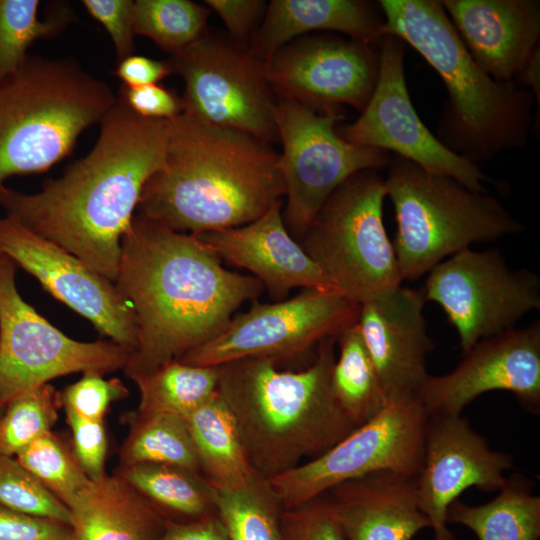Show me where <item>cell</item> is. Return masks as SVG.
Returning a JSON list of instances; mask_svg holds the SVG:
<instances>
[{
    "label": "cell",
    "mask_w": 540,
    "mask_h": 540,
    "mask_svg": "<svg viewBox=\"0 0 540 540\" xmlns=\"http://www.w3.org/2000/svg\"><path fill=\"white\" fill-rule=\"evenodd\" d=\"M99 124L86 156L36 193L0 186V207L115 283L121 238L144 185L163 165L170 120L142 117L118 99Z\"/></svg>",
    "instance_id": "1"
},
{
    "label": "cell",
    "mask_w": 540,
    "mask_h": 540,
    "mask_svg": "<svg viewBox=\"0 0 540 540\" xmlns=\"http://www.w3.org/2000/svg\"><path fill=\"white\" fill-rule=\"evenodd\" d=\"M120 245L115 285L138 326V345L124 369L129 378L210 341L245 301L265 291L252 275L226 269L196 235L141 214Z\"/></svg>",
    "instance_id": "2"
},
{
    "label": "cell",
    "mask_w": 540,
    "mask_h": 540,
    "mask_svg": "<svg viewBox=\"0 0 540 540\" xmlns=\"http://www.w3.org/2000/svg\"><path fill=\"white\" fill-rule=\"evenodd\" d=\"M278 163L270 144L184 110L170 120L163 165L144 185L138 214L193 235L248 224L284 196Z\"/></svg>",
    "instance_id": "3"
},
{
    "label": "cell",
    "mask_w": 540,
    "mask_h": 540,
    "mask_svg": "<svg viewBox=\"0 0 540 540\" xmlns=\"http://www.w3.org/2000/svg\"><path fill=\"white\" fill-rule=\"evenodd\" d=\"M336 344L337 337L322 340L311 365L300 371L279 370L268 357L217 366V392L257 476L269 481L287 473L358 428L332 393Z\"/></svg>",
    "instance_id": "4"
},
{
    "label": "cell",
    "mask_w": 540,
    "mask_h": 540,
    "mask_svg": "<svg viewBox=\"0 0 540 540\" xmlns=\"http://www.w3.org/2000/svg\"><path fill=\"white\" fill-rule=\"evenodd\" d=\"M385 34L411 46L436 71L448 99L437 139L477 164L526 147L533 93L514 81L498 82L473 60L439 0H380Z\"/></svg>",
    "instance_id": "5"
},
{
    "label": "cell",
    "mask_w": 540,
    "mask_h": 540,
    "mask_svg": "<svg viewBox=\"0 0 540 540\" xmlns=\"http://www.w3.org/2000/svg\"><path fill=\"white\" fill-rule=\"evenodd\" d=\"M117 101L110 86L75 59L28 55L0 80V186L70 155L80 134Z\"/></svg>",
    "instance_id": "6"
},
{
    "label": "cell",
    "mask_w": 540,
    "mask_h": 540,
    "mask_svg": "<svg viewBox=\"0 0 540 540\" xmlns=\"http://www.w3.org/2000/svg\"><path fill=\"white\" fill-rule=\"evenodd\" d=\"M384 179L396 218L393 243L403 280H417L450 256L478 242L524 230L488 192L427 171L391 155Z\"/></svg>",
    "instance_id": "7"
},
{
    "label": "cell",
    "mask_w": 540,
    "mask_h": 540,
    "mask_svg": "<svg viewBox=\"0 0 540 540\" xmlns=\"http://www.w3.org/2000/svg\"><path fill=\"white\" fill-rule=\"evenodd\" d=\"M386 197L378 171H359L327 198L298 241L335 288L358 304L403 281L383 222Z\"/></svg>",
    "instance_id": "8"
},
{
    "label": "cell",
    "mask_w": 540,
    "mask_h": 540,
    "mask_svg": "<svg viewBox=\"0 0 540 540\" xmlns=\"http://www.w3.org/2000/svg\"><path fill=\"white\" fill-rule=\"evenodd\" d=\"M345 119L341 107L316 110L277 99L275 123L282 144L279 170L286 197L284 224L299 241L327 198L362 170L388 166L391 154L347 142L336 131Z\"/></svg>",
    "instance_id": "9"
},
{
    "label": "cell",
    "mask_w": 540,
    "mask_h": 540,
    "mask_svg": "<svg viewBox=\"0 0 540 540\" xmlns=\"http://www.w3.org/2000/svg\"><path fill=\"white\" fill-rule=\"evenodd\" d=\"M16 264L0 255V409L15 396L76 372L125 369L133 351L113 341L74 340L20 295Z\"/></svg>",
    "instance_id": "10"
},
{
    "label": "cell",
    "mask_w": 540,
    "mask_h": 540,
    "mask_svg": "<svg viewBox=\"0 0 540 540\" xmlns=\"http://www.w3.org/2000/svg\"><path fill=\"white\" fill-rule=\"evenodd\" d=\"M185 83V110L221 128L267 144L278 140L277 98L266 63L232 39L207 34L167 60Z\"/></svg>",
    "instance_id": "11"
},
{
    "label": "cell",
    "mask_w": 540,
    "mask_h": 540,
    "mask_svg": "<svg viewBox=\"0 0 540 540\" xmlns=\"http://www.w3.org/2000/svg\"><path fill=\"white\" fill-rule=\"evenodd\" d=\"M360 304L335 290L302 289L279 302L253 301L248 311L231 318L217 336L187 352L180 362L219 366L249 357L301 355L358 321Z\"/></svg>",
    "instance_id": "12"
},
{
    "label": "cell",
    "mask_w": 540,
    "mask_h": 540,
    "mask_svg": "<svg viewBox=\"0 0 540 540\" xmlns=\"http://www.w3.org/2000/svg\"><path fill=\"white\" fill-rule=\"evenodd\" d=\"M428 417L416 397L389 402L373 419L330 450L269 480L283 509H292L335 485L379 470L417 476Z\"/></svg>",
    "instance_id": "13"
},
{
    "label": "cell",
    "mask_w": 540,
    "mask_h": 540,
    "mask_svg": "<svg viewBox=\"0 0 540 540\" xmlns=\"http://www.w3.org/2000/svg\"><path fill=\"white\" fill-rule=\"evenodd\" d=\"M458 333L463 354L478 341L514 328L540 308V280L512 270L496 249H464L436 265L422 289Z\"/></svg>",
    "instance_id": "14"
},
{
    "label": "cell",
    "mask_w": 540,
    "mask_h": 540,
    "mask_svg": "<svg viewBox=\"0 0 540 540\" xmlns=\"http://www.w3.org/2000/svg\"><path fill=\"white\" fill-rule=\"evenodd\" d=\"M405 46L396 36H383L374 91L360 116L352 123L338 124L337 133L349 143L392 152L470 190L486 192L487 176L478 165L446 148L417 114L405 79Z\"/></svg>",
    "instance_id": "15"
},
{
    "label": "cell",
    "mask_w": 540,
    "mask_h": 540,
    "mask_svg": "<svg viewBox=\"0 0 540 540\" xmlns=\"http://www.w3.org/2000/svg\"><path fill=\"white\" fill-rule=\"evenodd\" d=\"M343 36L314 33L280 48L266 62L276 98L316 110L348 105L361 112L376 85L380 45Z\"/></svg>",
    "instance_id": "16"
},
{
    "label": "cell",
    "mask_w": 540,
    "mask_h": 540,
    "mask_svg": "<svg viewBox=\"0 0 540 540\" xmlns=\"http://www.w3.org/2000/svg\"><path fill=\"white\" fill-rule=\"evenodd\" d=\"M0 254L33 275L48 293L88 319L102 335L136 350V318L115 283L8 216L0 217Z\"/></svg>",
    "instance_id": "17"
},
{
    "label": "cell",
    "mask_w": 540,
    "mask_h": 540,
    "mask_svg": "<svg viewBox=\"0 0 540 540\" xmlns=\"http://www.w3.org/2000/svg\"><path fill=\"white\" fill-rule=\"evenodd\" d=\"M449 373L429 375L416 398L426 416L461 415L478 396L514 394L530 413L540 412V323L511 328L475 343Z\"/></svg>",
    "instance_id": "18"
},
{
    "label": "cell",
    "mask_w": 540,
    "mask_h": 540,
    "mask_svg": "<svg viewBox=\"0 0 540 540\" xmlns=\"http://www.w3.org/2000/svg\"><path fill=\"white\" fill-rule=\"evenodd\" d=\"M513 468L511 454L492 450L461 415L427 419L424 455L416 476L419 505L434 540H457L446 519L450 504L468 488L499 491L504 473Z\"/></svg>",
    "instance_id": "19"
},
{
    "label": "cell",
    "mask_w": 540,
    "mask_h": 540,
    "mask_svg": "<svg viewBox=\"0 0 540 540\" xmlns=\"http://www.w3.org/2000/svg\"><path fill=\"white\" fill-rule=\"evenodd\" d=\"M422 289L402 285L360 304L358 327L387 402L416 397L433 350Z\"/></svg>",
    "instance_id": "20"
},
{
    "label": "cell",
    "mask_w": 540,
    "mask_h": 540,
    "mask_svg": "<svg viewBox=\"0 0 540 540\" xmlns=\"http://www.w3.org/2000/svg\"><path fill=\"white\" fill-rule=\"evenodd\" d=\"M196 236L221 261L251 272L274 302L287 299L295 288L338 291L288 232L282 199L248 224Z\"/></svg>",
    "instance_id": "21"
},
{
    "label": "cell",
    "mask_w": 540,
    "mask_h": 540,
    "mask_svg": "<svg viewBox=\"0 0 540 540\" xmlns=\"http://www.w3.org/2000/svg\"><path fill=\"white\" fill-rule=\"evenodd\" d=\"M446 14L477 65L498 82L518 77L538 48L537 0H443Z\"/></svg>",
    "instance_id": "22"
},
{
    "label": "cell",
    "mask_w": 540,
    "mask_h": 540,
    "mask_svg": "<svg viewBox=\"0 0 540 540\" xmlns=\"http://www.w3.org/2000/svg\"><path fill=\"white\" fill-rule=\"evenodd\" d=\"M325 494L345 540H413L430 528L413 475L379 470L339 483Z\"/></svg>",
    "instance_id": "23"
},
{
    "label": "cell",
    "mask_w": 540,
    "mask_h": 540,
    "mask_svg": "<svg viewBox=\"0 0 540 540\" xmlns=\"http://www.w3.org/2000/svg\"><path fill=\"white\" fill-rule=\"evenodd\" d=\"M314 32L336 33L378 46L385 35V20L378 2L272 0L248 49L266 63L290 41Z\"/></svg>",
    "instance_id": "24"
},
{
    "label": "cell",
    "mask_w": 540,
    "mask_h": 540,
    "mask_svg": "<svg viewBox=\"0 0 540 540\" xmlns=\"http://www.w3.org/2000/svg\"><path fill=\"white\" fill-rule=\"evenodd\" d=\"M69 509L73 540H158L168 518L120 475L90 479Z\"/></svg>",
    "instance_id": "25"
},
{
    "label": "cell",
    "mask_w": 540,
    "mask_h": 540,
    "mask_svg": "<svg viewBox=\"0 0 540 540\" xmlns=\"http://www.w3.org/2000/svg\"><path fill=\"white\" fill-rule=\"evenodd\" d=\"M203 477L217 491L239 488L256 474L234 418L216 392L186 418Z\"/></svg>",
    "instance_id": "26"
},
{
    "label": "cell",
    "mask_w": 540,
    "mask_h": 540,
    "mask_svg": "<svg viewBox=\"0 0 540 540\" xmlns=\"http://www.w3.org/2000/svg\"><path fill=\"white\" fill-rule=\"evenodd\" d=\"M446 519L448 524L466 526L479 540H539L540 496L533 494L527 478L515 473L485 504L470 506L455 500Z\"/></svg>",
    "instance_id": "27"
},
{
    "label": "cell",
    "mask_w": 540,
    "mask_h": 540,
    "mask_svg": "<svg viewBox=\"0 0 540 540\" xmlns=\"http://www.w3.org/2000/svg\"><path fill=\"white\" fill-rule=\"evenodd\" d=\"M339 355L332 374L335 400L358 427L376 417L388 404L357 322L337 337Z\"/></svg>",
    "instance_id": "28"
},
{
    "label": "cell",
    "mask_w": 540,
    "mask_h": 540,
    "mask_svg": "<svg viewBox=\"0 0 540 540\" xmlns=\"http://www.w3.org/2000/svg\"><path fill=\"white\" fill-rule=\"evenodd\" d=\"M131 379L140 394L137 414L186 418L216 392L218 367L193 366L174 359Z\"/></svg>",
    "instance_id": "29"
},
{
    "label": "cell",
    "mask_w": 540,
    "mask_h": 540,
    "mask_svg": "<svg viewBox=\"0 0 540 540\" xmlns=\"http://www.w3.org/2000/svg\"><path fill=\"white\" fill-rule=\"evenodd\" d=\"M120 476L163 512L193 519L217 513V492L200 473L174 465L141 463L123 467Z\"/></svg>",
    "instance_id": "30"
},
{
    "label": "cell",
    "mask_w": 540,
    "mask_h": 540,
    "mask_svg": "<svg viewBox=\"0 0 540 540\" xmlns=\"http://www.w3.org/2000/svg\"><path fill=\"white\" fill-rule=\"evenodd\" d=\"M39 0H0V80L14 73L27 59L29 47L39 39L59 36L76 20L67 2H52L44 18Z\"/></svg>",
    "instance_id": "31"
},
{
    "label": "cell",
    "mask_w": 540,
    "mask_h": 540,
    "mask_svg": "<svg viewBox=\"0 0 540 540\" xmlns=\"http://www.w3.org/2000/svg\"><path fill=\"white\" fill-rule=\"evenodd\" d=\"M121 461L123 467L159 463L202 474L185 418L171 414H136Z\"/></svg>",
    "instance_id": "32"
},
{
    "label": "cell",
    "mask_w": 540,
    "mask_h": 540,
    "mask_svg": "<svg viewBox=\"0 0 540 540\" xmlns=\"http://www.w3.org/2000/svg\"><path fill=\"white\" fill-rule=\"evenodd\" d=\"M216 492L217 514L229 540H283V507L268 480L255 475L239 488Z\"/></svg>",
    "instance_id": "33"
},
{
    "label": "cell",
    "mask_w": 540,
    "mask_h": 540,
    "mask_svg": "<svg viewBox=\"0 0 540 540\" xmlns=\"http://www.w3.org/2000/svg\"><path fill=\"white\" fill-rule=\"evenodd\" d=\"M211 12L189 0H136L135 33L173 55L205 33Z\"/></svg>",
    "instance_id": "34"
},
{
    "label": "cell",
    "mask_w": 540,
    "mask_h": 540,
    "mask_svg": "<svg viewBox=\"0 0 540 540\" xmlns=\"http://www.w3.org/2000/svg\"><path fill=\"white\" fill-rule=\"evenodd\" d=\"M15 458L68 508L90 481L73 450L52 431L24 447Z\"/></svg>",
    "instance_id": "35"
},
{
    "label": "cell",
    "mask_w": 540,
    "mask_h": 540,
    "mask_svg": "<svg viewBox=\"0 0 540 540\" xmlns=\"http://www.w3.org/2000/svg\"><path fill=\"white\" fill-rule=\"evenodd\" d=\"M60 395L44 384L12 398L0 417V455L15 457L31 442L51 431Z\"/></svg>",
    "instance_id": "36"
},
{
    "label": "cell",
    "mask_w": 540,
    "mask_h": 540,
    "mask_svg": "<svg viewBox=\"0 0 540 540\" xmlns=\"http://www.w3.org/2000/svg\"><path fill=\"white\" fill-rule=\"evenodd\" d=\"M0 505L14 511L67 524L70 509L15 457L0 455Z\"/></svg>",
    "instance_id": "37"
},
{
    "label": "cell",
    "mask_w": 540,
    "mask_h": 540,
    "mask_svg": "<svg viewBox=\"0 0 540 540\" xmlns=\"http://www.w3.org/2000/svg\"><path fill=\"white\" fill-rule=\"evenodd\" d=\"M128 395V390L118 378L104 379L97 373H85L69 385L60 395L65 411L79 417L102 421L109 405Z\"/></svg>",
    "instance_id": "38"
},
{
    "label": "cell",
    "mask_w": 540,
    "mask_h": 540,
    "mask_svg": "<svg viewBox=\"0 0 540 540\" xmlns=\"http://www.w3.org/2000/svg\"><path fill=\"white\" fill-rule=\"evenodd\" d=\"M281 529L283 540H345L325 493L296 508L283 509Z\"/></svg>",
    "instance_id": "39"
},
{
    "label": "cell",
    "mask_w": 540,
    "mask_h": 540,
    "mask_svg": "<svg viewBox=\"0 0 540 540\" xmlns=\"http://www.w3.org/2000/svg\"><path fill=\"white\" fill-rule=\"evenodd\" d=\"M81 3L110 35L117 62L135 53V1L83 0Z\"/></svg>",
    "instance_id": "40"
},
{
    "label": "cell",
    "mask_w": 540,
    "mask_h": 540,
    "mask_svg": "<svg viewBox=\"0 0 540 540\" xmlns=\"http://www.w3.org/2000/svg\"><path fill=\"white\" fill-rule=\"evenodd\" d=\"M72 432L73 452L90 479L104 472L107 439L102 421L88 420L65 411Z\"/></svg>",
    "instance_id": "41"
},
{
    "label": "cell",
    "mask_w": 540,
    "mask_h": 540,
    "mask_svg": "<svg viewBox=\"0 0 540 540\" xmlns=\"http://www.w3.org/2000/svg\"><path fill=\"white\" fill-rule=\"evenodd\" d=\"M117 98L136 114L149 119L172 120L185 110L184 99L159 85H121Z\"/></svg>",
    "instance_id": "42"
},
{
    "label": "cell",
    "mask_w": 540,
    "mask_h": 540,
    "mask_svg": "<svg viewBox=\"0 0 540 540\" xmlns=\"http://www.w3.org/2000/svg\"><path fill=\"white\" fill-rule=\"evenodd\" d=\"M0 540H73L69 525L0 505Z\"/></svg>",
    "instance_id": "43"
},
{
    "label": "cell",
    "mask_w": 540,
    "mask_h": 540,
    "mask_svg": "<svg viewBox=\"0 0 540 540\" xmlns=\"http://www.w3.org/2000/svg\"><path fill=\"white\" fill-rule=\"evenodd\" d=\"M204 2L221 18L231 39L244 47H248L267 8L263 0H206Z\"/></svg>",
    "instance_id": "44"
},
{
    "label": "cell",
    "mask_w": 540,
    "mask_h": 540,
    "mask_svg": "<svg viewBox=\"0 0 540 540\" xmlns=\"http://www.w3.org/2000/svg\"><path fill=\"white\" fill-rule=\"evenodd\" d=\"M173 73L168 61H159L142 55H131L117 62L114 74L123 85L136 87L158 84Z\"/></svg>",
    "instance_id": "45"
},
{
    "label": "cell",
    "mask_w": 540,
    "mask_h": 540,
    "mask_svg": "<svg viewBox=\"0 0 540 540\" xmlns=\"http://www.w3.org/2000/svg\"><path fill=\"white\" fill-rule=\"evenodd\" d=\"M158 540H229L227 530L217 513L180 523L166 519Z\"/></svg>",
    "instance_id": "46"
},
{
    "label": "cell",
    "mask_w": 540,
    "mask_h": 540,
    "mask_svg": "<svg viewBox=\"0 0 540 540\" xmlns=\"http://www.w3.org/2000/svg\"><path fill=\"white\" fill-rule=\"evenodd\" d=\"M539 47L534 51L531 58L529 59L526 66L523 68L521 73L519 74V78L522 79L524 84L532 89V93L535 97V100L537 101L538 107H539Z\"/></svg>",
    "instance_id": "47"
},
{
    "label": "cell",
    "mask_w": 540,
    "mask_h": 540,
    "mask_svg": "<svg viewBox=\"0 0 540 540\" xmlns=\"http://www.w3.org/2000/svg\"><path fill=\"white\" fill-rule=\"evenodd\" d=\"M1 410V409H0Z\"/></svg>",
    "instance_id": "48"
},
{
    "label": "cell",
    "mask_w": 540,
    "mask_h": 540,
    "mask_svg": "<svg viewBox=\"0 0 540 540\" xmlns=\"http://www.w3.org/2000/svg\"><path fill=\"white\" fill-rule=\"evenodd\" d=\"M1 255V254H0Z\"/></svg>",
    "instance_id": "49"
}]
</instances>
